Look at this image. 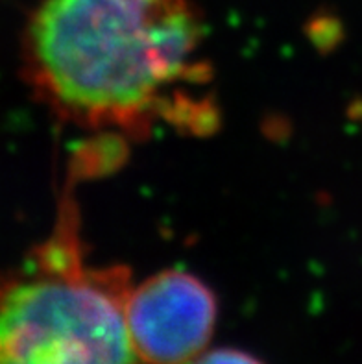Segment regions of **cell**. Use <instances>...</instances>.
<instances>
[{"mask_svg":"<svg viewBox=\"0 0 362 364\" xmlns=\"http://www.w3.org/2000/svg\"><path fill=\"white\" fill-rule=\"evenodd\" d=\"M193 364H261L255 357L247 355L240 350H231V348H222V350L209 351Z\"/></svg>","mask_w":362,"mask_h":364,"instance_id":"cell-4","label":"cell"},{"mask_svg":"<svg viewBox=\"0 0 362 364\" xmlns=\"http://www.w3.org/2000/svg\"><path fill=\"white\" fill-rule=\"evenodd\" d=\"M216 296L185 270H163L133 287L126 322L133 348L147 364L194 363L216 326Z\"/></svg>","mask_w":362,"mask_h":364,"instance_id":"cell-3","label":"cell"},{"mask_svg":"<svg viewBox=\"0 0 362 364\" xmlns=\"http://www.w3.org/2000/svg\"><path fill=\"white\" fill-rule=\"evenodd\" d=\"M202 37L188 0H41L24 32V74L61 120L144 134L198 80Z\"/></svg>","mask_w":362,"mask_h":364,"instance_id":"cell-1","label":"cell"},{"mask_svg":"<svg viewBox=\"0 0 362 364\" xmlns=\"http://www.w3.org/2000/svg\"><path fill=\"white\" fill-rule=\"evenodd\" d=\"M132 272L89 264L78 209L0 282V364H141L126 322Z\"/></svg>","mask_w":362,"mask_h":364,"instance_id":"cell-2","label":"cell"}]
</instances>
